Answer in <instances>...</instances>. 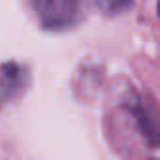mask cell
Here are the masks:
<instances>
[{"label":"cell","mask_w":160,"mask_h":160,"mask_svg":"<svg viewBox=\"0 0 160 160\" xmlns=\"http://www.w3.org/2000/svg\"><path fill=\"white\" fill-rule=\"evenodd\" d=\"M96 4L100 6L102 12L113 15V13H121V12L128 10L132 0H96Z\"/></svg>","instance_id":"cell-3"},{"label":"cell","mask_w":160,"mask_h":160,"mask_svg":"<svg viewBox=\"0 0 160 160\" xmlns=\"http://www.w3.org/2000/svg\"><path fill=\"white\" fill-rule=\"evenodd\" d=\"M28 4L43 28L64 30L81 19L83 0H28Z\"/></svg>","instance_id":"cell-1"},{"label":"cell","mask_w":160,"mask_h":160,"mask_svg":"<svg viewBox=\"0 0 160 160\" xmlns=\"http://www.w3.org/2000/svg\"><path fill=\"white\" fill-rule=\"evenodd\" d=\"M27 85V70L15 62L0 66V106L13 100Z\"/></svg>","instance_id":"cell-2"},{"label":"cell","mask_w":160,"mask_h":160,"mask_svg":"<svg viewBox=\"0 0 160 160\" xmlns=\"http://www.w3.org/2000/svg\"><path fill=\"white\" fill-rule=\"evenodd\" d=\"M158 10H160V0H158Z\"/></svg>","instance_id":"cell-4"}]
</instances>
